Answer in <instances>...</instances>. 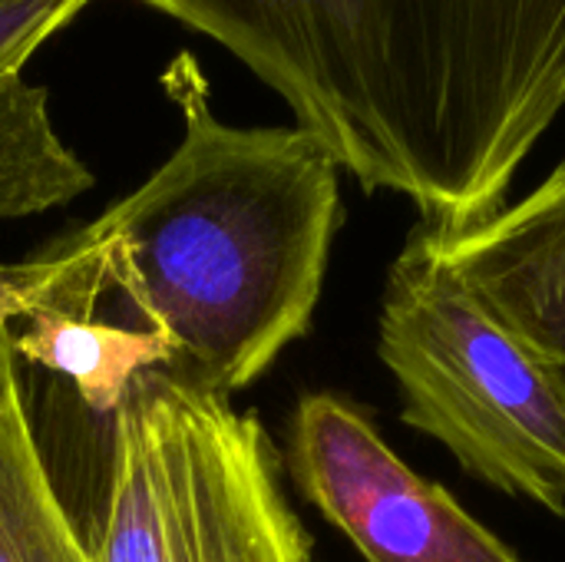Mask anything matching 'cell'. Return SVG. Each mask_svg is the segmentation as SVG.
Instances as JSON below:
<instances>
[{
  "label": "cell",
  "instance_id": "cell-10",
  "mask_svg": "<svg viewBox=\"0 0 565 562\" xmlns=\"http://www.w3.org/2000/svg\"><path fill=\"white\" fill-rule=\"evenodd\" d=\"M103 291V258L83 232H73L30 262L0 265V335L10 331L13 318L26 321L40 311L96 318Z\"/></svg>",
  "mask_w": 565,
  "mask_h": 562
},
{
  "label": "cell",
  "instance_id": "cell-1",
  "mask_svg": "<svg viewBox=\"0 0 565 562\" xmlns=\"http://www.w3.org/2000/svg\"><path fill=\"white\" fill-rule=\"evenodd\" d=\"M275 89L367 192L463 232L565 109V0H139Z\"/></svg>",
  "mask_w": 565,
  "mask_h": 562
},
{
  "label": "cell",
  "instance_id": "cell-2",
  "mask_svg": "<svg viewBox=\"0 0 565 562\" xmlns=\"http://www.w3.org/2000/svg\"><path fill=\"white\" fill-rule=\"evenodd\" d=\"M182 116L172 156L79 232L106 285L156 331L166 374L228 397L315 318L341 225V166L298 126H232L195 53L162 73Z\"/></svg>",
  "mask_w": 565,
  "mask_h": 562
},
{
  "label": "cell",
  "instance_id": "cell-9",
  "mask_svg": "<svg viewBox=\"0 0 565 562\" xmlns=\"http://www.w3.org/2000/svg\"><path fill=\"white\" fill-rule=\"evenodd\" d=\"M86 189L93 172L60 139L50 93L23 73L0 76V219L46 212Z\"/></svg>",
  "mask_w": 565,
  "mask_h": 562
},
{
  "label": "cell",
  "instance_id": "cell-7",
  "mask_svg": "<svg viewBox=\"0 0 565 562\" xmlns=\"http://www.w3.org/2000/svg\"><path fill=\"white\" fill-rule=\"evenodd\" d=\"M0 562H93L40 457L13 335H0Z\"/></svg>",
  "mask_w": 565,
  "mask_h": 562
},
{
  "label": "cell",
  "instance_id": "cell-5",
  "mask_svg": "<svg viewBox=\"0 0 565 562\" xmlns=\"http://www.w3.org/2000/svg\"><path fill=\"white\" fill-rule=\"evenodd\" d=\"M288 470L364 562H520L440 484L414 474L367 414L338 394L298 401Z\"/></svg>",
  "mask_w": 565,
  "mask_h": 562
},
{
  "label": "cell",
  "instance_id": "cell-4",
  "mask_svg": "<svg viewBox=\"0 0 565 562\" xmlns=\"http://www.w3.org/2000/svg\"><path fill=\"white\" fill-rule=\"evenodd\" d=\"M93 562H315L275 447L228 397L142 371L113 411Z\"/></svg>",
  "mask_w": 565,
  "mask_h": 562
},
{
  "label": "cell",
  "instance_id": "cell-3",
  "mask_svg": "<svg viewBox=\"0 0 565 562\" xmlns=\"http://www.w3.org/2000/svg\"><path fill=\"white\" fill-rule=\"evenodd\" d=\"M377 351L414 431L440 441L480 484L565 517V394L427 225L387 272Z\"/></svg>",
  "mask_w": 565,
  "mask_h": 562
},
{
  "label": "cell",
  "instance_id": "cell-6",
  "mask_svg": "<svg viewBox=\"0 0 565 562\" xmlns=\"http://www.w3.org/2000/svg\"><path fill=\"white\" fill-rule=\"evenodd\" d=\"M430 235L490 311L543 358L565 394V162L487 222Z\"/></svg>",
  "mask_w": 565,
  "mask_h": 562
},
{
  "label": "cell",
  "instance_id": "cell-11",
  "mask_svg": "<svg viewBox=\"0 0 565 562\" xmlns=\"http://www.w3.org/2000/svg\"><path fill=\"white\" fill-rule=\"evenodd\" d=\"M89 0H0V76L23 73L26 60Z\"/></svg>",
  "mask_w": 565,
  "mask_h": 562
},
{
  "label": "cell",
  "instance_id": "cell-8",
  "mask_svg": "<svg viewBox=\"0 0 565 562\" xmlns=\"http://www.w3.org/2000/svg\"><path fill=\"white\" fill-rule=\"evenodd\" d=\"M26 321L30 328L13 338L17 358L66 378L96 414H113L142 371H166L172 364L169 344L149 328H122L60 311H40Z\"/></svg>",
  "mask_w": 565,
  "mask_h": 562
}]
</instances>
